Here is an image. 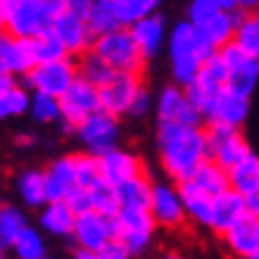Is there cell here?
<instances>
[{"label": "cell", "instance_id": "6da1fadb", "mask_svg": "<svg viewBox=\"0 0 259 259\" xmlns=\"http://www.w3.org/2000/svg\"><path fill=\"white\" fill-rule=\"evenodd\" d=\"M157 157L166 179L183 183L209 159L207 128L202 126L157 124Z\"/></svg>", "mask_w": 259, "mask_h": 259}, {"label": "cell", "instance_id": "7a4b0ae2", "mask_svg": "<svg viewBox=\"0 0 259 259\" xmlns=\"http://www.w3.org/2000/svg\"><path fill=\"white\" fill-rule=\"evenodd\" d=\"M166 50H169V69H171L174 83H179V86H188L202 71L204 62L217 53L204 43L197 26H193L188 19L171 26Z\"/></svg>", "mask_w": 259, "mask_h": 259}, {"label": "cell", "instance_id": "3957f363", "mask_svg": "<svg viewBox=\"0 0 259 259\" xmlns=\"http://www.w3.org/2000/svg\"><path fill=\"white\" fill-rule=\"evenodd\" d=\"M55 12L46 0H0V29L17 38H36L50 31Z\"/></svg>", "mask_w": 259, "mask_h": 259}, {"label": "cell", "instance_id": "277c9868", "mask_svg": "<svg viewBox=\"0 0 259 259\" xmlns=\"http://www.w3.org/2000/svg\"><path fill=\"white\" fill-rule=\"evenodd\" d=\"M93 50L119 74H141L145 67V55L126 26L95 38Z\"/></svg>", "mask_w": 259, "mask_h": 259}, {"label": "cell", "instance_id": "5b68a950", "mask_svg": "<svg viewBox=\"0 0 259 259\" xmlns=\"http://www.w3.org/2000/svg\"><path fill=\"white\" fill-rule=\"evenodd\" d=\"M79 79V62L74 57H62L55 62H40L24 76V86L31 93H46L53 98H62Z\"/></svg>", "mask_w": 259, "mask_h": 259}, {"label": "cell", "instance_id": "8992f818", "mask_svg": "<svg viewBox=\"0 0 259 259\" xmlns=\"http://www.w3.org/2000/svg\"><path fill=\"white\" fill-rule=\"evenodd\" d=\"M119 117L110 114V112H95L76 126V138H79L83 152L93 155V157H102L105 152L119 148Z\"/></svg>", "mask_w": 259, "mask_h": 259}, {"label": "cell", "instance_id": "52a82bcc", "mask_svg": "<svg viewBox=\"0 0 259 259\" xmlns=\"http://www.w3.org/2000/svg\"><path fill=\"white\" fill-rule=\"evenodd\" d=\"M207 143H209V159L231 171L236 164H240L252 152L250 143L245 141L240 128L224 124H209L207 126Z\"/></svg>", "mask_w": 259, "mask_h": 259}, {"label": "cell", "instance_id": "ba28073f", "mask_svg": "<svg viewBox=\"0 0 259 259\" xmlns=\"http://www.w3.org/2000/svg\"><path fill=\"white\" fill-rule=\"evenodd\" d=\"M157 221L152 219L150 209H131V207H121V212L114 217V236L124 240L134 254H141L152 245L155 231H157Z\"/></svg>", "mask_w": 259, "mask_h": 259}, {"label": "cell", "instance_id": "9c48e42d", "mask_svg": "<svg viewBox=\"0 0 259 259\" xmlns=\"http://www.w3.org/2000/svg\"><path fill=\"white\" fill-rule=\"evenodd\" d=\"M157 124H179V126H202L204 114L190 102L186 88L179 83L164 86L157 95L155 105Z\"/></svg>", "mask_w": 259, "mask_h": 259}, {"label": "cell", "instance_id": "30bf717a", "mask_svg": "<svg viewBox=\"0 0 259 259\" xmlns=\"http://www.w3.org/2000/svg\"><path fill=\"white\" fill-rule=\"evenodd\" d=\"M219 55L228 67L226 88L238 95L250 98L259 83V60L247 55L238 43H228L226 48H221Z\"/></svg>", "mask_w": 259, "mask_h": 259}, {"label": "cell", "instance_id": "8fae6325", "mask_svg": "<svg viewBox=\"0 0 259 259\" xmlns=\"http://www.w3.org/2000/svg\"><path fill=\"white\" fill-rule=\"evenodd\" d=\"M150 214H152V219L157 221L159 228H181L188 221L179 183H174V181H157L152 186Z\"/></svg>", "mask_w": 259, "mask_h": 259}, {"label": "cell", "instance_id": "7c38bea8", "mask_svg": "<svg viewBox=\"0 0 259 259\" xmlns=\"http://www.w3.org/2000/svg\"><path fill=\"white\" fill-rule=\"evenodd\" d=\"M60 105H62V121L76 128V126L83 124L91 114L102 110L100 107V88L79 76V79L71 83L69 91L60 98Z\"/></svg>", "mask_w": 259, "mask_h": 259}, {"label": "cell", "instance_id": "4fadbf2b", "mask_svg": "<svg viewBox=\"0 0 259 259\" xmlns=\"http://www.w3.org/2000/svg\"><path fill=\"white\" fill-rule=\"evenodd\" d=\"M50 29H53V33L60 38V43L64 46V50H67L69 57H81V55H86L88 50H93L95 36L91 33V29H88L86 17L74 15L69 10H62V12L55 15Z\"/></svg>", "mask_w": 259, "mask_h": 259}, {"label": "cell", "instance_id": "5bb4252c", "mask_svg": "<svg viewBox=\"0 0 259 259\" xmlns=\"http://www.w3.org/2000/svg\"><path fill=\"white\" fill-rule=\"evenodd\" d=\"M143 88L141 74H114L112 81L100 86V107L114 117H126L138 91Z\"/></svg>", "mask_w": 259, "mask_h": 259}, {"label": "cell", "instance_id": "9a60e30c", "mask_svg": "<svg viewBox=\"0 0 259 259\" xmlns=\"http://www.w3.org/2000/svg\"><path fill=\"white\" fill-rule=\"evenodd\" d=\"M112 238H117L114 236V219L95 212V209L76 217V226L71 233V240L76 247L100 252Z\"/></svg>", "mask_w": 259, "mask_h": 259}, {"label": "cell", "instance_id": "2e32d148", "mask_svg": "<svg viewBox=\"0 0 259 259\" xmlns=\"http://www.w3.org/2000/svg\"><path fill=\"white\" fill-rule=\"evenodd\" d=\"M98 164H100L102 181H107V183L117 186V188L128 183V181L138 179V176H145L143 159L136 155L134 150L126 148H114L110 152H105L102 157H98Z\"/></svg>", "mask_w": 259, "mask_h": 259}, {"label": "cell", "instance_id": "e0dca14e", "mask_svg": "<svg viewBox=\"0 0 259 259\" xmlns=\"http://www.w3.org/2000/svg\"><path fill=\"white\" fill-rule=\"evenodd\" d=\"M233 259H259V217L247 214L221 236Z\"/></svg>", "mask_w": 259, "mask_h": 259}, {"label": "cell", "instance_id": "ac0fdd59", "mask_svg": "<svg viewBox=\"0 0 259 259\" xmlns=\"http://www.w3.org/2000/svg\"><path fill=\"white\" fill-rule=\"evenodd\" d=\"M46 171L48 200H67V197L79 188V174H76V155H62L55 157L43 169Z\"/></svg>", "mask_w": 259, "mask_h": 259}, {"label": "cell", "instance_id": "d6986e66", "mask_svg": "<svg viewBox=\"0 0 259 259\" xmlns=\"http://www.w3.org/2000/svg\"><path fill=\"white\" fill-rule=\"evenodd\" d=\"M250 209H247V197H243L240 193L231 188L226 193H221V195L214 197V212H212V228L214 233H219L224 236L226 231L236 226L238 221L247 217Z\"/></svg>", "mask_w": 259, "mask_h": 259}, {"label": "cell", "instance_id": "ffe728a7", "mask_svg": "<svg viewBox=\"0 0 259 259\" xmlns=\"http://www.w3.org/2000/svg\"><path fill=\"white\" fill-rule=\"evenodd\" d=\"M79 214L69 207L67 200L48 202L38 209V228L50 238H71Z\"/></svg>", "mask_w": 259, "mask_h": 259}, {"label": "cell", "instance_id": "44dd1931", "mask_svg": "<svg viewBox=\"0 0 259 259\" xmlns=\"http://www.w3.org/2000/svg\"><path fill=\"white\" fill-rule=\"evenodd\" d=\"M247 114H250V98L238 95V93H233V91L224 88L221 95L217 98V102H214L207 121H209V124H224V126L240 128V126L247 121Z\"/></svg>", "mask_w": 259, "mask_h": 259}, {"label": "cell", "instance_id": "7402d4cb", "mask_svg": "<svg viewBox=\"0 0 259 259\" xmlns=\"http://www.w3.org/2000/svg\"><path fill=\"white\" fill-rule=\"evenodd\" d=\"M247 10H236V12H219L217 17H212L207 24L197 26L200 36L204 38V43L219 53L221 48H226L228 43L236 40V29L238 22L243 19V15Z\"/></svg>", "mask_w": 259, "mask_h": 259}, {"label": "cell", "instance_id": "603a6c76", "mask_svg": "<svg viewBox=\"0 0 259 259\" xmlns=\"http://www.w3.org/2000/svg\"><path fill=\"white\" fill-rule=\"evenodd\" d=\"M181 197H183V207L188 214V221H193L200 228H212V212H214V197L197 188L193 181H183L179 183Z\"/></svg>", "mask_w": 259, "mask_h": 259}, {"label": "cell", "instance_id": "cb8c5ba5", "mask_svg": "<svg viewBox=\"0 0 259 259\" xmlns=\"http://www.w3.org/2000/svg\"><path fill=\"white\" fill-rule=\"evenodd\" d=\"M131 33H134L138 48L143 50L145 60L157 55L159 50L164 48V43L169 40L166 22H164V17H159V15L145 17V19H141V22H136L134 26H131Z\"/></svg>", "mask_w": 259, "mask_h": 259}, {"label": "cell", "instance_id": "d4e9b609", "mask_svg": "<svg viewBox=\"0 0 259 259\" xmlns=\"http://www.w3.org/2000/svg\"><path fill=\"white\" fill-rule=\"evenodd\" d=\"M15 190L24 207L29 209H40L48 204V186H46V171L43 169H24L17 174Z\"/></svg>", "mask_w": 259, "mask_h": 259}, {"label": "cell", "instance_id": "484cf974", "mask_svg": "<svg viewBox=\"0 0 259 259\" xmlns=\"http://www.w3.org/2000/svg\"><path fill=\"white\" fill-rule=\"evenodd\" d=\"M183 88H186L190 102H193L197 110L204 114V119H207L209 112H212V107H214V102H217V98H219L221 91L226 88V83H221L219 79H214L209 71L202 69L195 79L190 81L188 86H183Z\"/></svg>", "mask_w": 259, "mask_h": 259}, {"label": "cell", "instance_id": "4316f807", "mask_svg": "<svg viewBox=\"0 0 259 259\" xmlns=\"http://www.w3.org/2000/svg\"><path fill=\"white\" fill-rule=\"evenodd\" d=\"M228 179H231V188L240 193L243 197H252L259 193V155L250 152L247 157L236 164L231 171H228Z\"/></svg>", "mask_w": 259, "mask_h": 259}, {"label": "cell", "instance_id": "83f0119b", "mask_svg": "<svg viewBox=\"0 0 259 259\" xmlns=\"http://www.w3.org/2000/svg\"><path fill=\"white\" fill-rule=\"evenodd\" d=\"M10 257L12 259H46L48 257L46 233H43L38 226L26 224V226L22 228V233L17 236Z\"/></svg>", "mask_w": 259, "mask_h": 259}, {"label": "cell", "instance_id": "f1b7e54d", "mask_svg": "<svg viewBox=\"0 0 259 259\" xmlns=\"http://www.w3.org/2000/svg\"><path fill=\"white\" fill-rule=\"evenodd\" d=\"M29 105H31V91L24 83L10 81L5 88H0V121L29 114Z\"/></svg>", "mask_w": 259, "mask_h": 259}, {"label": "cell", "instance_id": "f546056e", "mask_svg": "<svg viewBox=\"0 0 259 259\" xmlns=\"http://www.w3.org/2000/svg\"><path fill=\"white\" fill-rule=\"evenodd\" d=\"M29 221L17 204H0V257L12 252V245H15L17 236L22 233V228Z\"/></svg>", "mask_w": 259, "mask_h": 259}, {"label": "cell", "instance_id": "4dcf8cb0", "mask_svg": "<svg viewBox=\"0 0 259 259\" xmlns=\"http://www.w3.org/2000/svg\"><path fill=\"white\" fill-rule=\"evenodd\" d=\"M193 183H195L197 188H202L204 193H209L212 197L221 195V193H226V190H231V179H228V171L224 169V166H219L217 162H212V159H207L200 169L195 171V176H193Z\"/></svg>", "mask_w": 259, "mask_h": 259}, {"label": "cell", "instance_id": "1f68e13d", "mask_svg": "<svg viewBox=\"0 0 259 259\" xmlns=\"http://www.w3.org/2000/svg\"><path fill=\"white\" fill-rule=\"evenodd\" d=\"M162 0H112V8L119 17V24L131 29L136 22H141L145 17L157 15Z\"/></svg>", "mask_w": 259, "mask_h": 259}, {"label": "cell", "instance_id": "d6a6232c", "mask_svg": "<svg viewBox=\"0 0 259 259\" xmlns=\"http://www.w3.org/2000/svg\"><path fill=\"white\" fill-rule=\"evenodd\" d=\"M152 181L148 176H138V179L128 181L124 186H119V197H121V207H131V209H150L152 202Z\"/></svg>", "mask_w": 259, "mask_h": 259}, {"label": "cell", "instance_id": "836d02e7", "mask_svg": "<svg viewBox=\"0 0 259 259\" xmlns=\"http://www.w3.org/2000/svg\"><path fill=\"white\" fill-rule=\"evenodd\" d=\"M86 24H88V29H91V33H93L95 38H100L105 33L121 29L117 12L112 8V0H98L93 5V10L86 15Z\"/></svg>", "mask_w": 259, "mask_h": 259}, {"label": "cell", "instance_id": "e575fe53", "mask_svg": "<svg viewBox=\"0 0 259 259\" xmlns=\"http://www.w3.org/2000/svg\"><path fill=\"white\" fill-rule=\"evenodd\" d=\"M79 76L81 79H86V81H91L93 86H105L107 81H112V76L117 74V71L112 69L110 64L105 62L95 50H88L86 55H81L79 60Z\"/></svg>", "mask_w": 259, "mask_h": 259}, {"label": "cell", "instance_id": "d590c367", "mask_svg": "<svg viewBox=\"0 0 259 259\" xmlns=\"http://www.w3.org/2000/svg\"><path fill=\"white\" fill-rule=\"evenodd\" d=\"M29 117L36 124H60L62 121V105L60 98L46 93H31V105H29Z\"/></svg>", "mask_w": 259, "mask_h": 259}, {"label": "cell", "instance_id": "8d00e7d4", "mask_svg": "<svg viewBox=\"0 0 259 259\" xmlns=\"http://www.w3.org/2000/svg\"><path fill=\"white\" fill-rule=\"evenodd\" d=\"M91 204H93L95 212L105 214L114 219L121 212V197H119V188L112 186L107 181H98L93 188H91Z\"/></svg>", "mask_w": 259, "mask_h": 259}, {"label": "cell", "instance_id": "74e56055", "mask_svg": "<svg viewBox=\"0 0 259 259\" xmlns=\"http://www.w3.org/2000/svg\"><path fill=\"white\" fill-rule=\"evenodd\" d=\"M238 46L243 48L247 55L257 57L259 60V12H245L243 19L238 22V29H236V40Z\"/></svg>", "mask_w": 259, "mask_h": 259}, {"label": "cell", "instance_id": "f35d334b", "mask_svg": "<svg viewBox=\"0 0 259 259\" xmlns=\"http://www.w3.org/2000/svg\"><path fill=\"white\" fill-rule=\"evenodd\" d=\"M31 40H33V50H36L38 64L40 62H55V60L69 57L67 50H64V46L60 43V38L53 33V29L46 33H40V36H36V38H31Z\"/></svg>", "mask_w": 259, "mask_h": 259}, {"label": "cell", "instance_id": "ab89813d", "mask_svg": "<svg viewBox=\"0 0 259 259\" xmlns=\"http://www.w3.org/2000/svg\"><path fill=\"white\" fill-rule=\"evenodd\" d=\"M76 174H79V188H86V190H91L98 181H102L98 157L88 155V152H79L76 155Z\"/></svg>", "mask_w": 259, "mask_h": 259}, {"label": "cell", "instance_id": "60d3db41", "mask_svg": "<svg viewBox=\"0 0 259 259\" xmlns=\"http://www.w3.org/2000/svg\"><path fill=\"white\" fill-rule=\"evenodd\" d=\"M219 12H226V10H221V5L217 0H190L188 5V22L193 26H202L207 24L212 17H217Z\"/></svg>", "mask_w": 259, "mask_h": 259}, {"label": "cell", "instance_id": "b9f144b4", "mask_svg": "<svg viewBox=\"0 0 259 259\" xmlns=\"http://www.w3.org/2000/svg\"><path fill=\"white\" fill-rule=\"evenodd\" d=\"M155 105H157V98H152V93L143 86L141 91H138V95L134 98V102H131V107H128V114H126V117L145 119L148 114H152V112H155Z\"/></svg>", "mask_w": 259, "mask_h": 259}, {"label": "cell", "instance_id": "7bdbcfd3", "mask_svg": "<svg viewBox=\"0 0 259 259\" xmlns=\"http://www.w3.org/2000/svg\"><path fill=\"white\" fill-rule=\"evenodd\" d=\"M15 40L17 36L0 29V76H12V55H15Z\"/></svg>", "mask_w": 259, "mask_h": 259}, {"label": "cell", "instance_id": "ee69618b", "mask_svg": "<svg viewBox=\"0 0 259 259\" xmlns=\"http://www.w3.org/2000/svg\"><path fill=\"white\" fill-rule=\"evenodd\" d=\"M100 257L102 259H134L136 254L131 252V247L124 243V240H119V238H112L110 243L105 245L100 250Z\"/></svg>", "mask_w": 259, "mask_h": 259}, {"label": "cell", "instance_id": "f6af8a7d", "mask_svg": "<svg viewBox=\"0 0 259 259\" xmlns=\"http://www.w3.org/2000/svg\"><path fill=\"white\" fill-rule=\"evenodd\" d=\"M67 202H69V207L76 214H86L93 209V204H91V190H86V188H76L67 197Z\"/></svg>", "mask_w": 259, "mask_h": 259}, {"label": "cell", "instance_id": "bcb514c9", "mask_svg": "<svg viewBox=\"0 0 259 259\" xmlns=\"http://www.w3.org/2000/svg\"><path fill=\"white\" fill-rule=\"evenodd\" d=\"M95 3H98V0H67V10H69V12H74V15L86 17L88 12L93 10Z\"/></svg>", "mask_w": 259, "mask_h": 259}, {"label": "cell", "instance_id": "7dc6e473", "mask_svg": "<svg viewBox=\"0 0 259 259\" xmlns=\"http://www.w3.org/2000/svg\"><path fill=\"white\" fill-rule=\"evenodd\" d=\"M36 141H38V138H36L33 134H29V131H22V134L15 136V145H17V148H33V145H36Z\"/></svg>", "mask_w": 259, "mask_h": 259}, {"label": "cell", "instance_id": "c3c4849f", "mask_svg": "<svg viewBox=\"0 0 259 259\" xmlns=\"http://www.w3.org/2000/svg\"><path fill=\"white\" fill-rule=\"evenodd\" d=\"M74 259H102V257H100V252H95V250L76 247V250H74Z\"/></svg>", "mask_w": 259, "mask_h": 259}, {"label": "cell", "instance_id": "681fc988", "mask_svg": "<svg viewBox=\"0 0 259 259\" xmlns=\"http://www.w3.org/2000/svg\"><path fill=\"white\" fill-rule=\"evenodd\" d=\"M46 5L50 10H53V12H62V10H67V0H46Z\"/></svg>", "mask_w": 259, "mask_h": 259}, {"label": "cell", "instance_id": "f907efd6", "mask_svg": "<svg viewBox=\"0 0 259 259\" xmlns=\"http://www.w3.org/2000/svg\"><path fill=\"white\" fill-rule=\"evenodd\" d=\"M247 209H250V214H257L259 217V193L257 195L247 197Z\"/></svg>", "mask_w": 259, "mask_h": 259}, {"label": "cell", "instance_id": "816d5d0a", "mask_svg": "<svg viewBox=\"0 0 259 259\" xmlns=\"http://www.w3.org/2000/svg\"><path fill=\"white\" fill-rule=\"evenodd\" d=\"M217 3H219L221 10H226V12H236V10H240L236 0H217Z\"/></svg>", "mask_w": 259, "mask_h": 259}, {"label": "cell", "instance_id": "f5cc1de1", "mask_svg": "<svg viewBox=\"0 0 259 259\" xmlns=\"http://www.w3.org/2000/svg\"><path fill=\"white\" fill-rule=\"evenodd\" d=\"M238 8L240 10H252V8H259V0H236Z\"/></svg>", "mask_w": 259, "mask_h": 259}, {"label": "cell", "instance_id": "db71d44e", "mask_svg": "<svg viewBox=\"0 0 259 259\" xmlns=\"http://www.w3.org/2000/svg\"><path fill=\"white\" fill-rule=\"evenodd\" d=\"M10 81H15V79H10V76H0V88H5Z\"/></svg>", "mask_w": 259, "mask_h": 259}, {"label": "cell", "instance_id": "11a10c76", "mask_svg": "<svg viewBox=\"0 0 259 259\" xmlns=\"http://www.w3.org/2000/svg\"><path fill=\"white\" fill-rule=\"evenodd\" d=\"M164 259H183V257H181V254H176V252H166Z\"/></svg>", "mask_w": 259, "mask_h": 259}, {"label": "cell", "instance_id": "9f6ffc18", "mask_svg": "<svg viewBox=\"0 0 259 259\" xmlns=\"http://www.w3.org/2000/svg\"><path fill=\"white\" fill-rule=\"evenodd\" d=\"M0 204H5V200H3V197H0Z\"/></svg>", "mask_w": 259, "mask_h": 259}, {"label": "cell", "instance_id": "6f0895ef", "mask_svg": "<svg viewBox=\"0 0 259 259\" xmlns=\"http://www.w3.org/2000/svg\"><path fill=\"white\" fill-rule=\"evenodd\" d=\"M0 259H8V257H0Z\"/></svg>", "mask_w": 259, "mask_h": 259}, {"label": "cell", "instance_id": "680465c9", "mask_svg": "<svg viewBox=\"0 0 259 259\" xmlns=\"http://www.w3.org/2000/svg\"><path fill=\"white\" fill-rule=\"evenodd\" d=\"M46 259H50V257H46Z\"/></svg>", "mask_w": 259, "mask_h": 259}]
</instances>
